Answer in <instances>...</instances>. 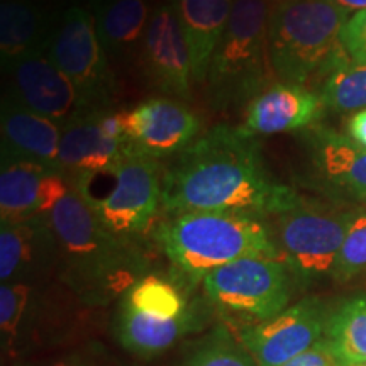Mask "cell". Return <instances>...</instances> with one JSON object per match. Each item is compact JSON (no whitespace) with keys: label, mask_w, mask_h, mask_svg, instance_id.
Listing matches in <instances>:
<instances>
[{"label":"cell","mask_w":366,"mask_h":366,"mask_svg":"<svg viewBox=\"0 0 366 366\" xmlns=\"http://www.w3.org/2000/svg\"><path fill=\"white\" fill-rule=\"evenodd\" d=\"M180 366H258L226 326L214 329L197 342L195 350Z\"/></svg>","instance_id":"cell-27"},{"label":"cell","mask_w":366,"mask_h":366,"mask_svg":"<svg viewBox=\"0 0 366 366\" xmlns=\"http://www.w3.org/2000/svg\"><path fill=\"white\" fill-rule=\"evenodd\" d=\"M70 189V178L59 170L31 162H2L0 219L22 222L48 217Z\"/></svg>","instance_id":"cell-14"},{"label":"cell","mask_w":366,"mask_h":366,"mask_svg":"<svg viewBox=\"0 0 366 366\" xmlns=\"http://www.w3.org/2000/svg\"><path fill=\"white\" fill-rule=\"evenodd\" d=\"M11 97L9 102L39 114L58 124L86 112L80 95L68 76L41 49L7 63Z\"/></svg>","instance_id":"cell-11"},{"label":"cell","mask_w":366,"mask_h":366,"mask_svg":"<svg viewBox=\"0 0 366 366\" xmlns=\"http://www.w3.org/2000/svg\"><path fill=\"white\" fill-rule=\"evenodd\" d=\"M331 310L315 297H305L277 317L234 332L258 366H283L312 347L326 334Z\"/></svg>","instance_id":"cell-10"},{"label":"cell","mask_w":366,"mask_h":366,"mask_svg":"<svg viewBox=\"0 0 366 366\" xmlns=\"http://www.w3.org/2000/svg\"><path fill=\"white\" fill-rule=\"evenodd\" d=\"M312 162L327 185L366 202V149L350 136L320 129L314 137Z\"/></svg>","instance_id":"cell-19"},{"label":"cell","mask_w":366,"mask_h":366,"mask_svg":"<svg viewBox=\"0 0 366 366\" xmlns=\"http://www.w3.org/2000/svg\"><path fill=\"white\" fill-rule=\"evenodd\" d=\"M283 366H342V363L337 360V356L334 355L331 346L322 337L312 347H309L307 351L295 356L294 360L288 361Z\"/></svg>","instance_id":"cell-31"},{"label":"cell","mask_w":366,"mask_h":366,"mask_svg":"<svg viewBox=\"0 0 366 366\" xmlns=\"http://www.w3.org/2000/svg\"><path fill=\"white\" fill-rule=\"evenodd\" d=\"M31 300V287L26 282H12L0 285V332L4 350L12 351L21 337Z\"/></svg>","instance_id":"cell-29"},{"label":"cell","mask_w":366,"mask_h":366,"mask_svg":"<svg viewBox=\"0 0 366 366\" xmlns=\"http://www.w3.org/2000/svg\"><path fill=\"white\" fill-rule=\"evenodd\" d=\"M48 226L63 280L85 304H107L144 277L143 251L104 227L73 185L49 212Z\"/></svg>","instance_id":"cell-2"},{"label":"cell","mask_w":366,"mask_h":366,"mask_svg":"<svg viewBox=\"0 0 366 366\" xmlns=\"http://www.w3.org/2000/svg\"><path fill=\"white\" fill-rule=\"evenodd\" d=\"M200 134L197 114L170 97H154L126 112V148L149 158L178 154Z\"/></svg>","instance_id":"cell-12"},{"label":"cell","mask_w":366,"mask_h":366,"mask_svg":"<svg viewBox=\"0 0 366 366\" xmlns=\"http://www.w3.org/2000/svg\"><path fill=\"white\" fill-rule=\"evenodd\" d=\"M322 109L319 92L274 81L249 100L239 129L251 137L305 129L317 121Z\"/></svg>","instance_id":"cell-15"},{"label":"cell","mask_w":366,"mask_h":366,"mask_svg":"<svg viewBox=\"0 0 366 366\" xmlns=\"http://www.w3.org/2000/svg\"><path fill=\"white\" fill-rule=\"evenodd\" d=\"M0 126L2 162H31L58 170L61 124L7 100Z\"/></svg>","instance_id":"cell-16"},{"label":"cell","mask_w":366,"mask_h":366,"mask_svg":"<svg viewBox=\"0 0 366 366\" xmlns=\"http://www.w3.org/2000/svg\"><path fill=\"white\" fill-rule=\"evenodd\" d=\"M342 366H366V361H361V363H351V365H342Z\"/></svg>","instance_id":"cell-36"},{"label":"cell","mask_w":366,"mask_h":366,"mask_svg":"<svg viewBox=\"0 0 366 366\" xmlns=\"http://www.w3.org/2000/svg\"><path fill=\"white\" fill-rule=\"evenodd\" d=\"M172 4L189 43L192 79L194 84H204L234 0H172Z\"/></svg>","instance_id":"cell-18"},{"label":"cell","mask_w":366,"mask_h":366,"mask_svg":"<svg viewBox=\"0 0 366 366\" xmlns=\"http://www.w3.org/2000/svg\"><path fill=\"white\" fill-rule=\"evenodd\" d=\"M4 2H19V0H2V4Z\"/></svg>","instance_id":"cell-37"},{"label":"cell","mask_w":366,"mask_h":366,"mask_svg":"<svg viewBox=\"0 0 366 366\" xmlns=\"http://www.w3.org/2000/svg\"><path fill=\"white\" fill-rule=\"evenodd\" d=\"M269 17L272 9L263 0H234L205 80L217 102H249L277 81L269 61Z\"/></svg>","instance_id":"cell-6"},{"label":"cell","mask_w":366,"mask_h":366,"mask_svg":"<svg viewBox=\"0 0 366 366\" xmlns=\"http://www.w3.org/2000/svg\"><path fill=\"white\" fill-rule=\"evenodd\" d=\"M39 9L27 0L4 2L0 7V51L2 61L11 63L22 54L38 49L41 36Z\"/></svg>","instance_id":"cell-24"},{"label":"cell","mask_w":366,"mask_h":366,"mask_svg":"<svg viewBox=\"0 0 366 366\" xmlns=\"http://www.w3.org/2000/svg\"><path fill=\"white\" fill-rule=\"evenodd\" d=\"M294 187L269 175L256 137L217 126L180 151L163 172L162 209L187 212H242L269 219L300 200Z\"/></svg>","instance_id":"cell-1"},{"label":"cell","mask_w":366,"mask_h":366,"mask_svg":"<svg viewBox=\"0 0 366 366\" xmlns=\"http://www.w3.org/2000/svg\"><path fill=\"white\" fill-rule=\"evenodd\" d=\"M71 185L104 227L132 239L148 231L162 207L163 168L157 158L126 151L111 167L73 178Z\"/></svg>","instance_id":"cell-5"},{"label":"cell","mask_w":366,"mask_h":366,"mask_svg":"<svg viewBox=\"0 0 366 366\" xmlns=\"http://www.w3.org/2000/svg\"><path fill=\"white\" fill-rule=\"evenodd\" d=\"M154 239L178 272L202 283L217 268L251 256L280 258L267 217L242 212H187L168 216Z\"/></svg>","instance_id":"cell-3"},{"label":"cell","mask_w":366,"mask_h":366,"mask_svg":"<svg viewBox=\"0 0 366 366\" xmlns=\"http://www.w3.org/2000/svg\"><path fill=\"white\" fill-rule=\"evenodd\" d=\"M324 340L342 365L366 361V292L331 310Z\"/></svg>","instance_id":"cell-23"},{"label":"cell","mask_w":366,"mask_h":366,"mask_svg":"<svg viewBox=\"0 0 366 366\" xmlns=\"http://www.w3.org/2000/svg\"><path fill=\"white\" fill-rule=\"evenodd\" d=\"M342 44L351 61L366 65V9L347 19L342 27Z\"/></svg>","instance_id":"cell-30"},{"label":"cell","mask_w":366,"mask_h":366,"mask_svg":"<svg viewBox=\"0 0 366 366\" xmlns=\"http://www.w3.org/2000/svg\"><path fill=\"white\" fill-rule=\"evenodd\" d=\"M139 53L144 73L159 92L175 99L189 97L194 81L190 49L172 2L151 14Z\"/></svg>","instance_id":"cell-13"},{"label":"cell","mask_w":366,"mask_h":366,"mask_svg":"<svg viewBox=\"0 0 366 366\" xmlns=\"http://www.w3.org/2000/svg\"><path fill=\"white\" fill-rule=\"evenodd\" d=\"M320 100L334 112L366 109V65L350 61L337 68L319 89Z\"/></svg>","instance_id":"cell-26"},{"label":"cell","mask_w":366,"mask_h":366,"mask_svg":"<svg viewBox=\"0 0 366 366\" xmlns=\"http://www.w3.org/2000/svg\"><path fill=\"white\" fill-rule=\"evenodd\" d=\"M366 274V210L353 209L332 280L346 283Z\"/></svg>","instance_id":"cell-28"},{"label":"cell","mask_w":366,"mask_h":366,"mask_svg":"<svg viewBox=\"0 0 366 366\" xmlns=\"http://www.w3.org/2000/svg\"><path fill=\"white\" fill-rule=\"evenodd\" d=\"M350 17L329 0H288L274 9L268 31L274 80L320 89L351 61L342 44V27Z\"/></svg>","instance_id":"cell-4"},{"label":"cell","mask_w":366,"mask_h":366,"mask_svg":"<svg viewBox=\"0 0 366 366\" xmlns=\"http://www.w3.org/2000/svg\"><path fill=\"white\" fill-rule=\"evenodd\" d=\"M127 151L124 143L109 139L99 121V111L80 114L61 126L58 170L70 178L111 167Z\"/></svg>","instance_id":"cell-17"},{"label":"cell","mask_w":366,"mask_h":366,"mask_svg":"<svg viewBox=\"0 0 366 366\" xmlns=\"http://www.w3.org/2000/svg\"><path fill=\"white\" fill-rule=\"evenodd\" d=\"M346 131L356 144L366 149V109L351 114L346 122Z\"/></svg>","instance_id":"cell-32"},{"label":"cell","mask_w":366,"mask_h":366,"mask_svg":"<svg viewBox=\"0 0 366 366\" xmlns=\"http://www.w3.org/2000/svg\"><path fill=\"white\" fill-rule=\"evenodd\" d=\"M17 366H100L97 361L90 360L85 355H66L61 358L33 361V363H19Z\"/></svg>","instance_id":"cell-33"},{"label":"cell","mask_w":366,"mask_h":366,"mask_svg":"<svg viewBox=\"0 0 366 366\" xmlns=\"http://www.w3.org/2000/svg\"><path fill=\"white\" fill-rule=\"evenodd\" d=\"M94 16L107 56L127 58L141 51L151 19L148 0H100Z\"/></svg>","instance_id":"cell-21"},{"label":"cell","mask_w":366,"mask_h":366,"mask_svg":"<svg viewBox=\"0 0 366 366\" xmlns=\"http://www.w3.org/2000/svg\"><path fill=\"white\" fill-rule=\"evenodd\" d=\"M122 302L146 315L158 319H177L190 312L185 297L170 280L158 274H144L132 285Z\"/></svg>","instance_id":"cell-25"},{"label":"cell","mask_w":366,"mask_h":366,"mask_svg":"<svg viewBox=\"0 0 366 366\" xmlns=\"http://www.w3.org/2000/svg\"><path fill=\"white\" fill-rule=\"evenodd\" d=\"M353 210L304 199L268 219L280 258L295 283L309 285L331 277Z\"/></svg>","instance_id":"cell-8"},{"label":"cell","mask_w":366,"mask_h":366,"mask_svg":"<svg viewBox=\"0 0 366 366\" xmlns=\"http://www.w3.org/2000/svg\"><path fill=\"white\" fill-rule=\"evenodd\" d=\"M329 2H332L334 6L342 9L347 16H351V14H356L360 11H365L366 9V0H329Z\"/></svg>","instance_id":"cell-34"},{"label":"cell","mask_w":366,"mask_h":366,"mask_svg":"<svg viewBox=\"0 0 366 366\" xmlns=\"http://www.w3.org/2000/svg\"><path fill=\"white\" fill-rule=\"evenodd\" d=\"M294 283L282 258L251 256L209 273L202 288L210 304L241 329L277 317L290 307Z\"/></svg>","instance_id":"cell-7"},{"label":"cell","mask_w":366,"mask_h":366,"mask_svg":"<svg viewBox=\"0 0 366 366\" xmlns=\"http://www.w3.org/2000/svg\"><path fill=\"white\" fill-rule=\"evenodd\" d=\"M48 56L79 92L86 112L111 109L116 80L94 14L81 7L68 9L49 39Z\"/></svg>","instance_id":"cell-9"},{"label":"cell","mask_w":366,"mask_h":366,"mask_svg":"<svg viewBox=\"0 0 366 366\" xmlns=\"http://www.w3.org/2000/svg\"><path fill=\"white\" fill-rule=\"evenodd\" d=\"M54 251L48 217L2 222L0 227V282H22L38 267L41 256Z\"/></svg>","instance_id":"cell-20"},{"label":"cell","mask_w":366,"mask_h":366,"mask_svg":"<svg viewBox=\"0 0 366 366\" xmlns=\"http://www.w3.org/2000/svg\"><path fill=\"white\" fill-rule=\"evenodd\" d=\"M195 327L190 312L177 319H158L132 309L122 302L117 315V337L127 351L141 358L157 356Z\"/></svg>","instance_id":"cell-22"},{"label":"cell","mask_w":366,"mask_h":366,"mask_svg":"<svg viewBox=\"0 0 366 366\" xmlns=\"http://www.w3.org/2000/svg\"><path fill=\"white\" fill-rule=\"evenodd\" d=\"M263 2L267 4V6L272 9V12H273L274 9H278L280 6H283V4L288 2V0H263Z\"/></svg>","instance_id":"cell-35"}]
</instances>
